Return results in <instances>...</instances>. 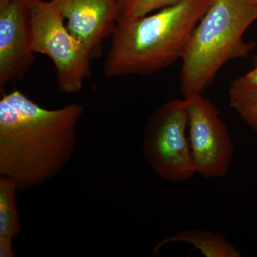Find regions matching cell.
Instances as JSON below:
<instances>
[{
  "label": "cell",
  "mask_w": 257,
  "mask_h": 257,
  "mask_svg": "<svg viewBox=\"0 0 257 257\" xmlns=\"http://www.w3.org/2000/svg\"><path fill=\"white\" fill-rule=\"evenodd\" d=\"M83 113L79 103L50 109L18 89L2 92L0 176L18 191L55 177L73 156Z\"/></svg>",
  "instance_id": "cell-1"
},
{
  "label": "cell",
  "mask_w": 257,
  "mask_h": 257,
  "mask_svg": "<svg viewBox=\"0 0 257 257\" xmlns=\"http://www.w3.org/2000/svg\"><path fill=\"white\" fill-rule=\"evenodd\" d=\"M213 0H180L135 18H120L104 64L106 77L146 76L184 55L193 31Z\"/></svg>",
  "instance_id": "cell-2"
},
{
  "label": "cell",
  "mask_w": 257,
  "mask_h": 257,
  "mask_svg": "<svg viewBox=\"0 0 257 257\" xmlns=\"http://www.w3.org/2000/svg\"><path fill=\"white\" fill-rule=\"evenodd\" d=\"M257 20V0H213L197 24L182 56L181 93L202 94L229 60L244 58L254 49L243 35Z\"/></svg>",
  "instance_id": "cell-3"
},
{
  "label": "cell",
  "mask_w": 257,
  "mask_h": 257,
  "mask_svg": "<svg viewBox=\"0 0 257 257\" xmlns=\"http://www.w3.org/2000/svg\"><path fill=\"white\" fill-rule=\"evenodd\" d=\"M28 3L32 50L52 61L61 92L77 94L91 76L94 55L67 28L58 0H28Z\"/></svg>",
  "instance_id": "cell-4"
},
{
  "label": "cell",
  "mask_w": 257,
  "mask_h": 257,
  "mask_svg": "<svg viewBox=\"0 0 257 257\" xmlns=\"http://www.w3.org/2000/svg\"><path fill=\"white\" fill-rule=\"evenodd\" d=\"M187 130L184 99L167 101L149 116L144 135V156L161 178L182 182L195 175Z\"/></svg>",
  "instance_id": "cell-5"
},
{
  "label": "cell",
  "mask_w": 257,
  "mask_h": 257,
  "mask_svg": "<svg viewBox=\"0 0 257 257\" xmlns=\"http://www.w3.org/2000/svg\"><path fill=\"white\" fill-rule=\"evenodd\" d=\"M188 116L189 147L196 173L203 178L227 175L234 146L215 106L202 94L184 98Z\"/></svg>",
  "instance_id": "cell-6"
},
{
  "label": "cell",
  "mask_w": 257,
  "mask_h": 257,
  "mask_svg": "<svg viewBox=\"0 0 257 257\" xmlns=\"http://www.w3.org/2000/svg\"><path fill=\"white\" fill-rule=\"evenodd\" d=\"M28 0L0 1V89L23 79L35 60Z\"/></svg>",
  "instance_id": "cell-7"
},
{
  "label": "cell",
  "mask_w": 257,
  "mask_h": 257,
  "mask_svg": "<svg viewBox=\"0 0 257 257\" xmlns=\"http://www.w3.org/2000/svg\"><path fill=\"white\" fill-rule=\"evenodd\" d=\"M67 28L92 52L100 50L121 18L124 0H58Z\"/></svg>",
  "instance_id": "cell-8"
},
{
  "label": "cell",
  "mask_w": 257,
  "mask_h": 257,
  "mask_svg": "<svg viewBox=\"0 0 257 257\" xmlns=\"http://www.w3.org/2000/svg\"><path fill=\"white\" fill-rule=\"evenodd\" d=\"M187 243L206 257H240L241 253L220 233L207 230L186 229L164 239L154 249V254L167 243Z\"/></svg>",
  "instance_id": "cell-9"
},
{
  "label": "cell",
  "mask_w": 257,
  "mask_h": 257,
  "mask_svg": "<svg viewBox=\"0 0 257 257\" xmlns=\"http://www.w3.org/2000/svg\"><path fill=\"white\" fill-rule=\"evenodd\" d=\"M14 182L0 176V236L14 239L21 232V223L17 206V192Z\"/></svg>",
  "instance_id": "cell-10"
},
{
  "label": "cell",
  "mask_w": 257,
  "mask_h": 257,
  "mask_svg": "<svg viewBox=\"0 0 257 257\" xmlns=\"http://www.w3.org/2000/svg\"><path fill=\"white\" fill-rule=\"evenodd\" d=\"M257 100V58L251 71L234 80L229 89V104L236 112Z\"/></svg>",
  "instance_id": "cell-11"
},
{
  "label": "cell",
  "mask_w": 257,
  "mask_h": 257,
  "mask_svg": "<svg viewBox=\"0 0 257 257\" xmlns=\"http://www.w3.org/2000/svg\"><path fill=\"white\" fill-rule=\"evenodd\" d=\"M179 1L180 0H124L121 18L144 16Z\"/></svg>",
  "instance_id": "cell-12"
},
{
  "label": "cell",
  "mask_w": 257,
  "mask_h": 257,
  "mask_svg": "<svg viewBox=\"0 0 257 257\" xmlns=\"http://www.w3.org/2000/svg\"><path fill=\"white\" fill-rule=\"evenodd\" d=\"M238 114L257 133V100L243 108Z\"/></svg>",
  "instance_id": "cell-13"
},
{
  "label": "cell",
  "mask_w": 257,
  "mask_h": 257,
  "mask_svg": "<svg viewBox=\"0 0 257 257\" xmlns=\"http://www.w3.org/2000/svg\"><path fill=\"white\" fill-rule=\"evenodd\" d=\"M13 239L8 236H0V257H14Z\"/></svg>",
  "instance_id": "cell-14"
}]
</instances>
